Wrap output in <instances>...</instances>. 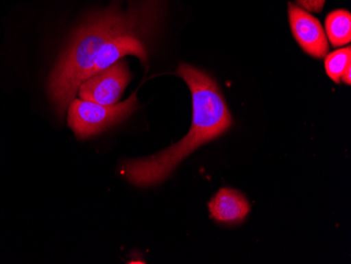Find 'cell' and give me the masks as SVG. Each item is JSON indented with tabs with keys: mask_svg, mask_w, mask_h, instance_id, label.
<instances>
[{
	"mask_svg": "<svg viewBox=\"0 0 351 264\" xmlns=\"http://www.w3.org/2000/svg\"><path fill=\"white\" fill-rule=\"evenodd\" d=\"M160 13L159 0H142L129 11L112 8L94 14L77 29L49 80V96L59 115L64 114L80 84L88 80L100 49L124 35L151 37L159 25Z\"/></svg>",
	"mask_w": 351,
	"mask_h": 264,
	"instance_id": "obj_1",
	"label": "cell"
},
{
	"mask_svg": "<svg viewBox=\"0 0 351 264\" xmlns=\"http://www.w3.org/2000/svg\"><path fill=\"white\" fill-rule=\"evenodd\" d=\"M177 74L184 80L191 93V129L180 141L160 153L122 163V174L136 187L147 188L162 182L183 159L201 145L220 137L232 127L230 108L218 84L210 75L186 64L178 67Z\"/></svg>",
	"mask_w": 351,
	"mask_h": 264,
	"instance_id": "obj_2",
	"label": "cell"
},
{
	"mask_svg": "<svg viewBox=\"0 0 351 264\" xmlns=\"http://www.w3.org/2000/svg\"><path fill=\"white\" fill-rule=\"evenodd\" d=\"M138 108L133 93L125 101L104 106L88 100L74 99L69 106V127L79 139H86L106 131L128 119Z\"/></svg>",
	"mask_w": 351,
	"mask_h": 264,
	"instance_id": "obj_3",
	"label": "cell"
},
{
	"mask_svg": "<svg viewBox=\"0 0 351 264\" xmlns=\"http://www.w3.org/2000/svg\"><path fill=\"white\" fill-rule=\"evenodd\" d=\"M131 80L132 74L125 61L118 60L84 80L78 88L79 97L88 101L112 106L119 101Z\"/></svg>",
	"mask_w": 351,
	"mask_h": 264,
	"instance_id": "obj_4",
	"label": "cell"
},
{
	"mask_svg": "<svg viewBox=\"0 0 351 264\" xmlns=\"http://www.w3.org/2000/svg\"><path fill=\"white\" fill-rule=\"evenodd\" d=\"M289 19L291 32L302 50L315 58H324L329 45L320 21L293 3H289Z\"/></svg>",
	"mask_w": 351,
	"mask_h": 264,
	"instance_id": "obj_5",
	"label": "cell"
},
{
	"mask_svg": "<svg viewBox=\"0 0 351 264\" xmlns=\"http://www.w3.org/2000/svg\"><path fill=\"white\" fill-rule=\"evenodd\" d=\"M145 39L137 35H124L106 43L95 59L88 78L115 64L126 55H135L142 61V64H145L147 61V48Z\"/></svg>",
	"mask_w": 351,
	"mask_h": 264,
	"instance_id": "obj_6",
	"label": "cell"
},
{
	"mask_svg": "<svg viewBox=\"0 0 351 264\" xmlns=\"http://www.w3.org/2000/svg\"><path fill=\"white\" fill-rule=\"evenodd\" d=\"M208 208L217 221L234 224L243 221L250 212V204L242 193L223 188L210 201Z\"/></svg>",
	"mask_w": 351,
	"mask_h": 264,
	"instance_id": "obj_7",
	"label": "cell"
},
{
	"mask_svg": "<svg viewBox=\"0 0 351 264\" xmlns=\"http://www.w3.org/2000/svg\"><path fill=\"white\" fill-rule=\"evenodd\" d=\"M326 36L335 48L348 45L351 41V14L346 10H337L327 15L325 21Z\"/></svg>",
	"mask_w": 351,
	"mask_h": 264,
	"instance_id": "obj_8",
	"label": "cell"
},
{
	"mask_svg": "<svg viewBox=\"0 0 351 264\" xmlns=\"http://www.w3.org/2000/svg\"><path fill=\"white\" fill-rule=\"evenodd\" d=\"M325 58V71L332 82L341 84V78L346 69L351 64V48L340 49L326 55Z\"/></svg>",
	"mask_w": 351,
	"mask_h": 264,
	"instance_id": "obj_9",
	"label": "cell"
},
{
	"mask_svg": "<svg viewBox=\"0 0 351 264\" xmlns=\"http://www.w3.org/2000/svg\"><path fill=\"white\" fill-rule=\"evenodd\" d=\"M298 7L308 13H320L324 8L326 0H295Z\"/></svg>",
	"mask_w": 351,
	"mask_h": 264,
	"instance_id": "obj_10",
	"label": "cell"
},
{
	"mask_svg": "<svg viewBox=\"0 0 351 264\" xmlns=\"http://www.w3.org/2000/svg\"><path fill=\"white\" fill-rule=\"evenodd\" d=\"M344 84H346L347 86H350L351 84V64L346 69L344 74H343L342 78H341Z\"/></svg>",
	"mask_w": 351,
	"mask_h": 264,
	"instance_id": "obj_11",
	"label": "cell"
}]
</instances>
